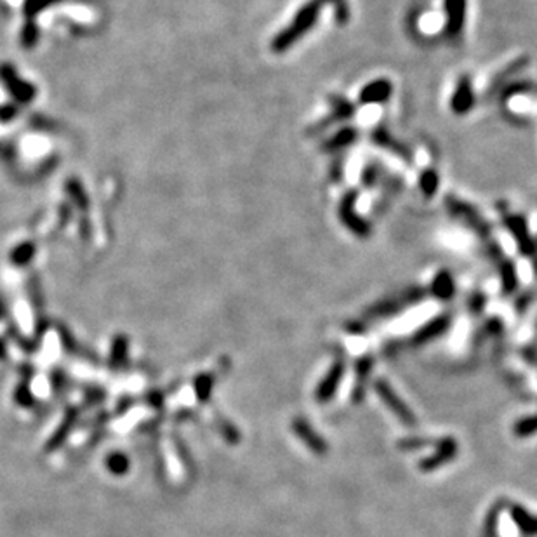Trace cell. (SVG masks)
Returning <instances> with one entry per match:
<instances>
[{
  "label": "cell",
  "mask_w": 537,
  "mask_h": 537,
  "mask_svg": "<svg viewBox=\"0 0 537 537\" xmlns=\"http://www.w3.org/2000/svg\"><path fill=\"white\" fill-rule=\"evenodd\" d=\"M391 94V84L386 79L374 80V82L367 84L360 92V103L362 105H375V103L386 101Z\"/></svg>",
  "instance_id": "7c38bea8"
},
{
  "label": "cell",
  "mask_w": 537,
  "mask_h": 537,
  "mask_svg": "<svg viewBox=\"0 0 537 537\" xmlns=\"http://www.w3.org/2000/svg\"><path fill=\"white\" fill-rule=\"evenodd\" d=\"M355 200H357V193L350 191L343 199V202H341L339 216H341L343 224H346L348 230L353 231L357 237H367L369 231H371V226L357 214V211H355Z\"/></svg>",
  "instance_id": "277c9868"
},
{
  "label": "cell",
  "mask_w": 537,
  "mask_h": 537,
  "mask_svg": "<svg viewBox=\"0 0 537 537\" xmlns=\"http://www.w3.org/2000/svg\"><path fill=\"white\" fill-rule=\"evenodd\" d=\"M449 209H451V213L454 214V216L462 217L480 237H489V226L480 219L478 214H476L471 207L459 202V200H449Z\"/></svg>",
  "instance_id": "8fae6325"
},
{
  "label": "cell",
  "mask_w": 537,
  "mask_h": 537,
  "mask_svg": "<svg viewBox=\"0 0 537 537\" xmlns=\"http://www.w3.org/2000/svg\"><path fill=\"white\" fill-rule=\"evenodd\" d=\"M292 431L296 433L301 440H303V444L306 445L310 451H313L315 454H325V452H327L329 447L324 438H322V436L311 428L310 422L304 421L303 418H296L292 421Z\"/></svg>",
  "instance_id": "52a82bcc"
},
{
  "label": "cell",
  "mask_w": 537,
  "mask_h": 537,
  "mask_svg": "<svg viewBox=\"0 0 537 537\" xmlns=\"http://www.w3.org/2000/svg\"><path fill=\"white\" fill-rule=\"evenodd\" d=\"M473 103H475V94H473L471 82L468 79H461L451 99L452 112L458 113V115H465L471 110Z\"/></svg>",
  "instance_id": "30bf717a"
},
{
  "label": "cell",
  "mask_w": 537,
  "mask_h": 537,
  "mask_svg": "<svg viewBox=\"0 0 537 537\" xmlns=\"http://www.w3.org/2000/svg\"><path fill=\"white\" fill-rule=\"evenodd\" d=\"M374 367V358L372 357H364L357 362V379H355V388H353V400L360 402L364 398L365 393V381H367L369 374L372 372Z\"/></svg>",
  "instance_id": "9a60e30c"
},
{
  "label": "cell",
  "mask_w": 537,
  "mask_h": 537,
  "mask_svg": "<svg viewBox=\"0 0 537 537\" xmlns=\"http://www.w3.org/2000/svg\"><path fill=\"white\" fill-rule=\"evenodd\" d=\"M372 139L375 141V143L379 144V146H382V148H389V150H393V153H397V155H400L402 159L409 160L411 159V153H409V150L405 148L404 144L397 143L395 139H391V136H389L388 133H386L384 129H378L374 133V136H372Z\"/></svg>",
  "instance_id": "ac0fdd59"
},
{
  "label": "cell",
  "mask_w": 537,
  "mask_h": 537,
  "mask_svg": "<svg viewBox=\"0 0 537 537\" xmlns=\"http://www.w3.org/2000/svg\"><path fill=\"white\" fill-rule=\"evenodd\" d=\"M506 224H508L509 231L515 235L516 244H518L520 251H522L523 254H532L536 244H534V240L530 238L525 221H523L522 217H518V216H511V217H508Z\"/></svg>",
  "instance_id": "4fadbf2b"
},
{
  "label": "cell",
  "mask_w": 537,
  "mask_h": 537,
  "mask_svg": "<svg viewBox=\"0 0 537 537\" xmlns=\"http://www.w3.org/2000/svg\"><path fill=\"white\" fill-rule=\"evenodd\" d=\"M343 374H344V364L341 360H338L331 369H329L325 378L322 379L320 384H318L317 389H315V398H317L320 404H325V402L331 400V398L334 397L335 391H338L339 388V382H341V379H343Z\"/></svg>",
  "instance_id": "8992f818"
},
{
  "label": "cell",
  "mask_w": 537,
  "mask_h": 537,
  "mask_svg": "<svg viewBox=\"0 0 537 537\" xmlns=\"http://www.w3.org/2000/svg\"><path fill=\"white\" fill-rule=\"evenodd\" d=\"M374 389L375 393H378V397L384 402L386 407L393 412V414L397 416L404 424L414 426L416 422H418V418H416L414 412H412L411 409L407 407V404H405V402L395 393V389L389 386V382L382 381V379H378V381L374 382Z\"/></svg>",
  "instance_id": "7a4b0ae2"
},
{
  "label": "cell",
  "mask_w": 537,
  "mask_h": 537,
  "mask_svg": "<svg viewBox=\"0 0 537 537\" xmlns=\"http://www.w3.org/2000/svg\"><path fill=\"white\" fill-rule=\"evenodd\" d=\"M449 325H451V315L449 313L438 315V317L433 318L431 322L422 325V327L412 335L411 343L414 344V346H421V344L428 343V341H433V339H436L438 335L444 334V332L449 329Z\"/></svg>",
  "instance_id": "ba28073f"
},
{
  "label": "cell",
  "mask_w": 537,
  "mask_h": 537,
  "mask_svg": "<svg viewBox=\"0 0 537 537\" xmlns=\"http://www.w3.org/2000/svg\"><path fill=\"white\" fill-rule=\"evenodd\" d=\"M355 139H357V130H355L353 127H344L343 130H339L338 134H334L331 139H327V143L324 144V148L327 150V152L346 148Z\"/></svg>",
  "instance_id": "e0dca14e"
},
{
  "label": "cell",
  "mask_w": 537,
  "mask_h": 537,
  "mask_svg": "<svg viewBox=\"0 0 537 537\" xmlns=\"http://www.w3.org/2000/svg\"><path fill=\"white\" fill-rule=\"evenodd\" d=\"M516 436H530L534 433H537V416H530V418H523L520 419L518 422L513 428Z\"/></svg>",
  "instance_id": "7402d4cb"
},
{
  "label": "cell",
  "mask_w": 537,
  "mask_h": 537,
  "mask_svg": "<svg viewBox=\"0 0 537 537\" xmlns=\"http://www.w3.org/2000/svg\"><path fill=\"white\" fill-rule=\"evenodd\" d=\"M501 275H502V289L506 294L513 292L518 285V278H516V270L509 261H502L501 263Z\"/></svg>",
  "instance_id": "d6986e66"
},
{
  "label": "cell",
  "mask_w": 537,
  "mask_h": 537,
  "mask_svg": "<svg viewBox=\"0 0 537 537\" xmlns=\"http://www.w3.org/2000/svg\"><path fill=\"white\" fill-rule=\"evenodd\" d=\"M511 518L515 522V525L518 527L520 534L525 537H536L537 536V516L530 515V511H527L525 508L518 505L511 506Z\"/></svg>",
  "instance_id": "5bb4252c"
},
{
  "label": "cell",
  "mask_w": 537,
  "mask_h": 537,
  "mask_svg": "<svg viewBox=\"0 0 537 537\" xmlns=\"http://www.w3.org/2000/svg\"><path fill=\"white\" fill-rule=\"evenodd\" d=\"M468 304H469V306H471L475 311H480L483 306H485V297L480 296V294H475V296H473L471 300L468 301Z\"/></svg>",
  "instance_id": "603a6c76"
},
{
  "label": "cell",
  "mask_w": 537,
  "mask_h": 537,
  "mask_svg": "<svg viewBox=\"0 0 537 537\" xmlns=\"http://www.w3.org/2000/svg\"><path fill=\"white\" fill-rule=\"evenodd\" d=\"M419 186H421L422 193H424L426 197H433L435 191L438 190V174L431 169L424 170V173L421 174V177H419Z\"/></svg>",
  "instance_id": "ffe728a7"
},
{
  "label": "cell",
  "mask_w": 537,
  "mask_h": 537,
  "mask_svg": "<svg viewBox=\"0 0 537 537\" xmlns=\"http://www.w3.org/2000/svg\"><path fill=\"white\" fill-rule=\"evenodd\" d=\"M324 2L325 0H310L304 8H301L300 12L291 21V25L275 37L273 51L284 52L291 49L294 43L300 42L301 37L306 35L317 23L322 8H324Z\"/></svg>",
  "instance_id": "6da1fadb"
},
{
  "label": "cell",
  "mask_w": 537,
  "mask_h": 537,
  "mask_svg": "<svg viewBox=\"0 0 537 537\" xmlns=\"http://www.w3.org/2000/svg\"><path fill=\"white\" fill-rule=\"evenodd\" d=\"M445 35L456 39L461 35L466 21V0H445Z\"/></svg>",
  "instance_id": "5b68a950"
},
{
  "label": "cell",
  "mask_w": 537,
  "mask_h": 537,
  "mask_svg": "<svg viewBox=\"0 0 537 537\" xmlns=\"http://www.w3.org/2000/svg\"><path fill=\"white\" fill-rule=\"evenodd\" d=\"M431 292L433 296H436L438 300H451L454 296L456 292V284L454 278L451 277L449 271H440V273L436 275L431 282Z\"/></svg>",
  "instance_id": "2e32d148"
},
{
  "label": "cell",
  "mask_w": 537,
  "mask_h": 537,
  "mask_svg": "<svg viewBox=\"0 0 537 537\" xmlns=\"http://www.w3.org/2000/svg\"><path fill=\"white\" fill-rule=\"evenodd\" d=\"M436 440L431 438H424V436H409V438H402L398 442V449L402 451H419L422 447H428V445L435 444Z\"/></svg>",
  "instance_id": "44dd1931"
},
{
  "label": "cell",
  "mask_w": 537,
  "mask_h": 537,
  "mask_svg": "<svg viewBox=\"0 0 537 537\" xmlns=\"http://www.w3.org/2000/svg\"><path fill=\"white\" fill-rule=\"evenodd\" d=\"M331 105H332L331 113H329V115L325 117L317 127H315V130H322L325 129V127L332 126L334 122H343V120H348L353 117L355 113L353 105H351L348 99H344V97H339V96L331 97Z\"/></svg>",
  "instance_id": "9c48e42d"
},
{
  "label": "cell",
  "mask_w": 537,
  "mask_h": 537,
  "mask_svg": "<svg viewBox=\"0 0 537 537\" xmlns=\"http://www.w3.org/2000/svg\"><path fill=\"white\" fill-rule=\"evenodd\" d=\"M435 445V452H433L429 458L422 459V461L419 462V469H421L422 473H431L435 471V469L442 468V466H445L447 462H451L459 452L458 440L452 438V436H445L442 440H436Z\"/></svg>",
  "instance_id": "3957f363"
}]
</instances>
